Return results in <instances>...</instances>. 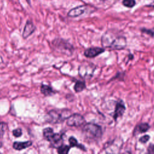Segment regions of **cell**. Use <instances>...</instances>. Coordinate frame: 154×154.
Here are the masks:
<instances>
[{"label": "cell", "mask_w": 154, "mask_h": 154, "mask_svg": "<svg viewBox=\"0 0 154 154\" xmlns=\"http://www.w3.org/2000/svg\"><path fill=\"white\" fill-rule=\"evenodd\" d=\"M147 153L150 154H154V144L150 143L147 147Z\"/></svg>", "instance_id": "23"}, {"label": "cell", "mask_w": 154, "mask_h": 154, "mask_svg": "<svg viewBox=\"0 0 154 154\" xmlns=\"http://www.w3.org/2000/svg\"><path fill=\"white\" fill-rule=\"evenodd\" d=\"M71 114V111L69 109H52L48 112L45 119L49 123L57 124L63 122Z\"/></svg>", "instance_id": "3"}, {"label": "cell", "mask_w": 154, "mask_h": 154, "mask_svg": "<svg viewBox=\"0 0 154 154\" xmlns=\"http://www.w3.org/2000/svg\"><path fill=\"white\" fill-rule=\"evenodd\" d=\"M140 31L143 34H146L149 35L150 37H154V28H140Z\"/></svg>", "instance_id": "18"}, {"label": "cell", "mask_w": 154, "mask_h": 154, "mask_svg": "<svg viewBox=\"0 0 154 154\" xmlns=\"http://www.w3.org/2000/svg\"><path fill=\"white\" fill-rule=\"evenodd\" d=\"M122 3L123 6L129 8H133L136 5L135 0H123Z\"/></svg>", "instance_id": "19"}, {"label": "cell", "mask_w": 154, "mask_h": 154, "mask_svg": "<svg viewBox=\"0 0 154 154\" xmlns=\"http://www.w3.org/2000/svg\"><path fill=\"white\" fill-rule=\"evenodd\" d=\"M74 90L76 93L81 92L84 89L86 88V84L84 81H77L74 85Z\"/></svg>", "instance_id": "16"}, {"label": "cell", "mask_w": 154, "mask_h": 154, "mask_svg": "<svg viewBox=\"0 0 154 154\" xmlns=\"http://www.w3.org/2000/svg\"><path fill=\"white\" fill-rule=\"evenodd\" d=\"M36 27L34 25V24L32 23V21L28 20L25 25L23 33H22V37L23 38H26L29 36H30L35 31Z\"/></svg>", "instance_id": "11"}, {"label": "cell", "mask_w": 154, "mask_h": 154, "mask_svg": "<svg viewBox=\"0 0 154 154\" xmlns=\"http://www.w3.org/2000/svg\"><path fill=\"white\" fill-rule=\"evenodd\" d=\"M147 7H153L154 8V0H150L149 3L146 5Z\"/></svg>", "instance_id": "24"}, {"label": "cell", "mask_w": 154, "mask_h": 154, "mask_svg": "<svg viewBox=\"0 0 154 154\" xmlns=\"http://www.w3.org/2000/svg\"><path fill=\"white\" fill-rule=\"evenodd\" d=\"M82 134L84 138L90 141L99 140L101 138L103 131L102 127L93 123H87L83 125Z\"/></svg>", "instance_id": "2"}, {"label": "cell", "mask_w": 154, "mask_h": 154, "mask_svg": "<svg viewBox=\"0 0 154 154\" xmlns=\"http://www.w3.org/2000/svg\"><path fill=\"white\" fill-rule=\"evenodd\" d=\"M90 5H81L70 9L67 13V16L70 17H77L87 12Z\"/></svg>", "instance_id": "8"}, {"label": "cell", "mask_w": 154, "mask_h": 154, "mask_svg": "<svg viewBox=\"0 0 154 154\" xmlns=\"http://www.w3.org/2000/svg\"><path fill=\"white\" fill-rule=\"evenodd\" d=\"M7 128V125L4 122L0 123V136L2 137L5 132V130Z\"/></svg>", "instance_id": "20"}, {"label": "cell", "mask_w": 154, "mask_h": 154, "mask_svg": "<svg viewBox=\"0 0 154 154\" xmlns=\"http://www.w3.org/2000/svg\"><path fill=\"white\" fill-rule=\"evenodd\" d=\"M86 123L84 117L80 114H72L67 119L66 124L71 127H79L84 125Z\"/></svg>", "instance_id": "7"}, {"label": "cell", "mask_w": 154, "mask_h": 154, "mask_svg": "<svg viewBox=\"0 0 154 154\" xmlns=\"http://www.w3.org/2000/svg\"><path fill=\"white\" fill-rule=\"evenodd\" d=\"M150 126L148 123H141L137 125L134 128V130L133 131V135L135 136L136 135H138L140 133L146 132L150 129Z\"/></svg>", "instance_id": "12"}, {"label": "cell", "mask_w": 154, "mask_h": 154, "mask_svg": "<svg viewBox=\"0 0 154 154\" xmlns=\"http://www.w3.org/2000/svg\"><path fill=\"white\" fill-rule=\"evenodd\" d=\"M105 51V48L100 47H91L86 49L84 52L85 57L90 58H95Z\"/></svg>", "instance_id": "10"}, {"label": "cell", "mask_w": 154, "mask_h": 154, "mask_svg": "<svg viewBox=\"0 0 154 154\" xmlns=\"http://www.w3.org/2000/svg\"><path fill=\"white\" fill-rule=\"evenodd\" d=\"M69 146L70 147H76L78 149L84 150V151H86V148L84 146H83L82 144L78 143V140H76V138H75L73 136H71L69 137Z\"/></svg>", "instance_id": "15"}, {"label": "cell", "mask_w": 154, "mask_h": 154, "mask_svg": "<svg viewBox=\"0 0 154 154\" xmlns=\"http://www.w3.org/2000/svg\"><path fill=\"white\" fill-rule=\"evenodd\" d=\"M150 135H144L139 138V142H140L142 144H146L150 140Z\"/></svg>", "instance_id": "21"}, {"label": "cell", "mask_w": 154, "mask_h": 154, "mask_svg": "<svg viewBox=\"0 0 154 154\" xmlns=\"http://www.w3.org/2000/svg\"><path fill=\"white\" fill-rule=\"evenodd\" d=\"M101 44L103 48L121 50L126 48L127 40L125 36L113 29L106 30L102 35Z\"/></svg>", "instance_id": "1"}, {"label": "cell", "mask_w": 154, "mask_h": 154, "mask_svg": "<svg viewBox=\"0 0 154 154\" xmlns=\"http://www.w3.org/2000/svg\"><path fill=\"white\" fill-rule=\"evenodd\" d=\"M43 135L44 138L51 143V144L53 147L57 148L63 144V134L55 133L53 129L50 127L46 128L43 129Z\"/></svg>", "instance_id": "5"}, {"label": "cell", "mask_w": 154, "mask_h": 154, "mask_svg": "<svg viewBox=\"0 0 154 154\" xmlns=\"http://www.w3.org/2000/svg\"><path fill=\"white\" fill-rule=\"evenodd\" d=\"M32 143L31 141H26L23 142L15 141L13 144V147L16 150H22L32 145Z\"/></svg>", "instance_id": "13"}, {"label": "cell", "mask_w": 154, "mask_h": 154, "mask_svg": "<svg viewBox=\"0 0 154 154\" xmlns=\"http://www.w3.org/2000/svg\"><path fill=\"white\" fill-rule=\"evenodd\" d=\"M71 147L70 146L65 145V144H61L59 147H58L57 149V152L60 154H67L69 153L70 149Z\"/></svg>", "instance_id": "17"}, {"label": "cell", "mask_w": 154, "mask_h": 154, "mask_svg": "<svg viewBox=\"0 0 154 154\" xmlns=\"http://www.w3.org/2000/svg\"><path fill=\"white\" fill-rule=\"evenodd\" d=\"M52 44L53 47L58 52L68 56L73 54L75 49L71 43L61 38H55L52 41Z\"/></svg>", "instance_id": "4"}, {"label": "cell", "mask_w": 154, "mask_h": 154, "mask_svg": "<svg viewBox=\"0 0 154 154\" xmlns=\"http://www.w3.org/2000/svg\"><path fill=\"white\" fill-rule=\"evenodd\" d=\"M40 91L41 93L45 96H49L54 94L55 93V91L54 90V89L48 85L42 84L40 87Z\"/></svg>", "instance_id": "14"}, {"label": "cell", "mask_w": 154, "mask_h": 154, "mask_svg": "<svg viewBox=\"0 0 154 154\" xmlns=\"http://www.w3.org/2000/svg\"><path fill=\"white\" fill-rule=\"evenodd\" d=\"M28 5H31V0H25Z\"/></svg>", "instance_id": "25"}, {"label": "cell", "mask_w": 154, "mask_h": 154, "mask_svg": "<svg viewBox=\"0 0 154 154\" xmlns=\"http://www.w3.org/2000/svg\"><path fill=\"white\" fill-rule=\"evenodd\" d=\"M96 69V66L92 63H82L78 67V74L84 79L91 78Z\"/></svg>", "instance_id": "6"}, {"label": "cell", "mask_w": 154, "mask_h": 154, "mask_svg": "<svg viewBox=\"0 0 154 154\" xmlns=\"http://www.w3.org/2000/svg\"><path fill=\"white\" fill-rule=\"evenodd\" d=\"M13 136L15 137H19L22 135V131L20 128H16L14 129L12 132Z\"/></svg>", "instance_id": "22"}, {"label": "cell", "mask_w": 154, "mask_h": 154, "mask_svg": "<svg viewBox=\"0 0 154 154\" xmlns=\"http://www.w3.org/2000/svg\"><path fill=\"white\" fill-rule=\"evenodd\" d=\"M126 110L125 105L122 100H119L117 101L115 106L114 111L112 115V117L115 121L117 120V119L121 117L124 114Z\"/></svg>", "instance_id": "9"}]
</instances>
